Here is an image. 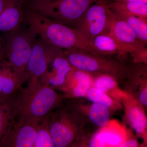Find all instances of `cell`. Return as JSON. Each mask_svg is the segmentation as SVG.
<instances>
[{"instance_id":"6da1fadb","label":"cell","mask_w":147,"mask_h":147,"mask_svg":"<svg viewBox=\"0 0 147 147\" xmlns=\"http://www.w3.org/2000/svg\"><path fill=\"white\" fill-rule=\"evenodd\" d=\"M27 87L17 92L15 97L16 121L39 123L59 106L64 98L39 79H30Z\"/></svg>"},{"instance_id":"7a4b0ae2","label":"cell","mask_w":147,"mask_h":147,"mask_svg":"<svg viewBox=\"0 0 147 147\" xmlns=\"http://www.w3.org/2000/svg\"><path fill=\"white\" fill-rule=\"evenodd\" d=\"M23 23L42 39L62 50L76 49L96 55L91 41L76 29L42 16L25 5Z\"/></svg>"},{"instance_id":"3957f363","label":"cell","mask_w":147,"mask_h":147,"mask_svg":"<svg viewBox=\"0 0 147 147\" xmlns=\"http://www.w3.org/2000/svg\"><path fill=\"white\" fill-rule=\"evenodd\" d=\"M100 0H25L24 5L37 13L73 27L89 7Z\"/></svg>"},{"instance_id":"277c9868","label":"cell","mask_w":147,"mask_h":147,"mask_svg":"<svg viewBox=\"0 0 147 147\" xmlns=\"http://www.w3.org/2000/svg\"><path fill=\"white\" fill-rule=\"evenodd\" d=\"M22 24L16 30L0 35L7 60L16 70L26 73L29 58L38 35L26 24L24 26Z\"/></svg>"},{"instance_id":"5b68a950","label":"cell","mask_w":147,"mask_h":147,"mask_svg":"<svg viewBox=\"0 0 147 147\" xmlns=\"http://www.w3.org/2000/svg\"><path fill=\"white\" fill-rule=\"evenodd\" d=\"M63 54L71 66L91 75L108 74L116 79L126 76L127 67L102 55L76 49L64 50Z\"/></svg>"},{"instance_id":"8992f818","label":"cell","mask_w":147,"mask_h":147,"mask_svg":"<svg viewBox=\"0 0 147 147\" xmlns=\"http://www.w3.org/2000/svg\"><path fill=\"white\" fill-rule=\"evenodd\" d=\"M73 108H61L50 113L49 127L55 146H72L80 132L79 117Z\"/></svg>"},{"instance_id":"52a82bcc","label":"cell","mask_w":147,"mask_h":147,"mask_svg":"<svg viewBox=\"0 0 147 147\" xmlns=\"http://www.w3.org/2000/svg\"><path fill=\"white\" fill-rule=\"evenodd\" d=\"M108 0H100L89 7L72 28L91 41L98 35L106 34L109 23Z\"/></svg>"},{"instance_id":"ba28073f","label":"cell","mask_w":147,"mask_h":147,"mask_svg":"<svg viewBox=\"0 0 147 147\" xmlns=\"http://www.w3.org/2000/svg\"><path fill=\"white\" fill-rule=\"evenodd\" d=\"M63 50L45 41L40 37L33 47L26 73L30 79H39L55 58Z\"/></svg>"},{"instance_id":"9c48e42d","label":"cell","mask_w":147,"mask_h":147,"mask_svg":"<svg viewBox=\"0 0 147 147\" xmlns=\"http://www.w3.org/2000/svg\"><path fill=\"white\" fill-rule=\"evenodd\" d=\"M28 80L26 73L16 70L6 59L4 60L0 66V101L15 95Z\"/></svg>"},{"instance_id":"30bf717a","label":"cell","mask_w":147,"mask_h":147,"mask_svg":"<svg viewBox=\"0 0 147 147\" xmlns=\"http://www.w3.org/2000/svg\"><path fill=\"white\" fill-rule=\"evenodd\" d=\"M38 123L16 121L0 143V147H33Z\"/></svg>"},{"instance_id":"8fae6325","label":"cell","mask_w":147,"mask_h":147,"mask_svg":"<svg viewBox=\"0 0 147 147\" xmlns=\"http://www.w3.org/2000/svg\"><path fill=\"white\" fill-rule=\"evenodd\" d=\"M93 79L90 74L71 67L65 84L60 89L65 93L64 97H84L93 87Z\"/></svg>"},{"instance_id":"7c38bea8","label":"cell","mask_w":147,"mask_h":147,"mask_svg":"<svg viewBox=\"0 0 147 147\" xmlns=\"http://www.w3.org/2000/svg\"><path fill=\"white\" fill-rule=\"evenodd\" d=\"M71 67L63 52L54 60L46 71L40 77V81L54 89L60 90L65 84Z\"/></svg>"},{"instance_id":"4fadbf2b","label":"cell","mask_w":147,"mask_h":147,"mask_svg":"<svg viewBox=\"0 0 147 147\" xmlns=\"http://www.w3.org/2000/svg\"><path fill=\"white\" fill-rule=\"evenodd\" d=\"M109 13V23L106 34L125 45L135 47L144 45L139 41L134 32L123 18L110 9Z\"/></svg>"},{"instance_id":"5bb4252c","label":"cell","mask_w":147,"mask_h":147,"mask_svg":"<svg viewBox=\"0 0 147 147\" xmlns=\"http://www.w3.org/2000/svg\"><path fill=\"white\" fill-rule=\"evenodd\" d=\"M24 0H10L0 15V33L16 30L24 20Z\"/></svg>"},{"instance_id":"9a60e30c","label":"cell","mask_w":147,"mask_h":147,"mask_svg":"<svg viewBox=\"0 0 147 147\" xmlns=\"http://www.w3.org/2000/svg\"><path fill=\"white\" fill-rule=\"evenodd\" d=\"M92 46L96 55H125L130 53L144 45L139 47L125 45L113 36L107 34L98 35L91 41Z\"/></svg>"},{"instance_id":"2e32d148","label":"cell","mask_w":147,"mask_h":147,"mask_svg":"<svg viewBox=\"0 0 147 147\" xmlns=\"http://www.w3.org/2000/svg\"><path fill=\"white\" fill-rule=\"evenodd\" d=\"M125 105L126 117L129 123L137 134L143 135L147 130L146 116L143 107L136 99L129 98Z\"/></svg>"},{"instance_id":"e0dca14e","label":"cell","mask_w":147,"mask_h":147,"mask_svg":"<svg viewBox=\"0 0 147 147\" xmlns=\"http://www.w3.org/2000/svg\"><path fill=\"white\" fill-rule=\"evenodd\" d=\"M16 95L8 99L0 101V143L16 121Z\"/></svg>"},{"instance_id":"ac0fdd59","label":"cell","mask_w":147,"mask_h":147,"mask_svg":"<svg viewBox=\"0 0 147 147\" xmlns=\"http://www.w3.org/2000/svg\"><path fill=\"white\" fill-rule=\"evenodd\" d=\"M98 132L106 147H118L126 139L124 130L117 122H109Z\"/></svg>"},{"instance_id":"d6986e66","label":"cell","mask_w":147,"mask_h":147,"mask_svg":"<svg viewBox=\"0 0 147 147\" xmlns=\"http://www.w3.org/2000/svg\"><path fill=\"white\" fill-rule=\"evenodd\" d=\"M108 6L113 12L126 13L147 19V3L108 1Z\"/></svg>"},{"instance_id":"ffe728a7","label":"cell","mask_w":147,"mask_h":147,"mask_svg":"<svg viewBox=\"0 0 147 147\" xmlns=\"http://www.w3.org/2000/svg\"><path fill=\"white\" fill-rule=\"evenodd\" d=\"M123 18L134 32L137 38L143 45L147 44V19L126 13H116Z\"/></svg>"},{"instance_id":"44dd1931","label":"cell","mask_w":147,"mask_h":147,"mask_svg":"<svg viewBox=\"0 0 147 147\" xmlns=\"http://www.w3.org/2000/svg\"><path fill=\"white\" fill-rule=\"evenodd\" d=\"M50 115L45 117L38 125L33 147H55L49 127Z\"/></svg>"},{"instance_id":"7402d4cb","label":"cell","mask_w":147,"mask_h":147,"mask_svg":"<svg viewBox=\"0 0 147 147\" xmlns=\"http://www.w3.org/2000/svg\"><path fill=\"white\" fill-rule=\"evenodd\" d=\"M88 117L95 125L103 127L110 122V108L106 105L93 102L89 109Z\"/></svg>"},{"instance_id":"603a6c76","label":"cell","mask_w":147,"mask_h":147,"mask_svg":"<svg viewBox=\"0 0 147 147\" xmlns=\"http://www.w3.org/2000/svg\"><path fill=\"white\" fill-rule=\"evenodd\" d=\"M86 96L92 102L106 105L110 109L116 106V102L109 95L95 87H92L89 90Z\"/></svg>"},{"instance_id":"cb8c5ba5","label":"cell","mask_w":147,"mask_h":147,"mask_svg":"<svg viewBox=\"0 0 147 147\" xmlns=\"http://www.w3.org/2000/svg\"><path fill=\"white\" fill-rule=\"evenodd\" d=\"M93 87L108 94L110 92L117 89L118 85L115 77L108 74H104L98 75L93 80Z\"/></svg>"},{"instance_id":"d4e9b609","label":"cell","mask_w":147,"mask_h":147,"mask_svg":"<svg viewBox=\"0 0 147 147\" xmlns=\"http://www.w3.org/2000/svg\"><path fill=\"white\" fill-rule=\"evenodd\" d=\"M133 59L134 63H140L147 64V49L146 46L142 47L134 50L129 53Z\"/></svg>"},{"instance_id":"484cf974","label":"cell","mask_w":147,"mask_h":147,"mask_svg":"<svg viewBox=\"0 0 147 147\" xmlns=\"http://www.w3.org/2000/svg\"><path fill=\"white\" fill-rule=\"evenodd\" d=\"M89 146L90 147H105V145L101 142L98 136V132L94 133L91 137Z\"/></svg>"},{"instance_id":"4316f807","label":"cell","mask_w":147,"mask_h":147,"mask_svg":"<svg viewBox=\"0 0 147 147\" xmlns=\"http://www.w3.org/2000/svg\"><path fill=\"white\" fill-rule=\"evenodd\" d=\"M139 144L138 142L135 139H130L125 140L121 144L119 147H139Z\"/></svg>"},{"instance_id":"83f0119b","label":"cell","mask_w":147,"mask_h":147,"mask_svg":"<svg viewBox=\"0 0 147 147\" xmlns=\"http://www.w3.org/2000/svg\"><path fill=\"white\" fill-rule=\"evenodd\" d=\"M10 0H0V15Z\"/></svg>"},{"instance_id":"f1b7e54d","label":"cell","mask_w":147,"mask_h":147,"mask_svg":"<svg viewBox=\"0 0 147 147\" xmlns=\"http://www.w3.org/2000/svg\"><path fill=\"white\" fill-rule=\"evenodd\" d=\"M111 1L117 2H131L147 3V0H111Z\"/></svg>"},{"instance_id":"f546056e","label":"cell","mask_w":147,"mask_h":147,"mask_svg":"<svg viewBox=\"0 0 147 147\" xmlns=\"http://www.w3.org/2000/svg\"><path fill=\"white\" fill-rule=\"evenodd\" d=\"M6 59V57L5 54L4 52H1L0 53V66L1 64L2 63L3 61L4 60Z\"/></svg>"},{"instance_id":"4dcf8cb0","label":"cell","mask_w":147,"mask_h":147,"mask_svg":"<svg viewBox=\"0 0 147 147\" xmlns=\"http://www.w3.org/2000/svg\"><path fill=\"white\" fill-rule=\"evenodd\" d=\"M4 50L2 47V44H0V53L3 52Z\"/></svg>"},{"instance_id":"1f68e13d","label":"cell","mask_w":147,"mask_h":147,"mask_svg":"<svg viewBox=\"0 0 147 147\" xmlns=\"http://www.w3.org/2000/svg\"><path fill=\"white\" fill-rule=\"evenodd\" d=\"M0 44H2V42L1 38V35H0Z\"/></svg>"},{"instance_id":"d6a6232c","label":"cell","mask_w":147,"mask_h":147,"mask_svg":"<svg viewBox=\"0 0 147 147\" xmlns=\"http://www.w3.org/2000/svg\"><path fill=\"white\" fill-rule=\"evenodd\" d=\"M24 1H25V0H24Z\"/></svg>"}]
</instances>
